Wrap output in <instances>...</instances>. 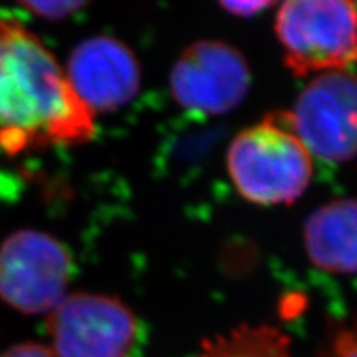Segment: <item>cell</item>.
<instances>
[{
  "instance_id": "6da1fadb",
  "label": "cell",
  "mask_w": 357,
  "mask_h": 357,
  "mask_svg": "<svg viewBox=\"0 0 357 357\" xmlns=\"http://www.w3.org/2000/svg\"><path fill=\"white\" fill-rule=\"evenodd\" d=\"M96 134L93 113L53 53L15 19H0V149L17 155L78 146Z\"/></svg>"
},
{
  "instance_id": "7a4b0ae2",
  "label": "cell",
  "mask_w": 357,
  "mask_h": 357,
  "mask_svg": "<svg viewBox=\"0 0 357 357\" xmlns=\"http://www.w3.org/2000/svg\"><path fill=\"white\" fill-rule=\"evenodd\" d=\"M227 169L236 192L257 205L294 202L312 176L311 153L284 111L236 134L227 153Z\"/></svg>"
},
{
  "instance_id": "3957f363",
  "label": "cell",
  "mask_w": 357,
  "mask_h": 357,
  "mask_svg": "<svg viewBox=\"0 0 357 357\" xmlns=\"http://www.w3.org/2000/svg\"><path fill=\"white\" fill-rule=\"evenodd\" d=\"M283 63L294 77L357 63L354 0H284L275 20Z\"/></svg>"
},
{
  "instance_id": "277c9868",
  "label": "cell",
  "mask_w": 357,
  "mask_h": 357,
  "mask_svg": "<svg viewBox=\"0 0 357 357\" xmlns=\"http://www.w3.org/2000/svg\"><path fill=\"white\" fill-rule=\"evenodd\" d=\"M73 261L55 236L19 230L0 245V300L24 314H50L65 300Z\"/></svg>"
},
{
  "instance_id": "5b68a950",
  "label": "cell",
  "mask_w": 357,
  "mask_h": 357,
  "mask_svg": "<svg viewBox=\"0 0 357 357\" xmlns=\"http://www.w3.org/2000/svg\"><path fill=\"white\" fill-rule=\"evenodd\" d=\"M56 357H132L139 323L121 300L100 293L66 294L48 314Z\"/></svg>"
},
{
  "instance_id": "8992f818",
  "label": "cell",
  "mask_w": 357,
  "mask_h": 357,
  "mask_svg": "<svg viewBox=\"0 0 357 357\" xmlns=\"http://www.w3.org/2000/svg\"><path fill=\"white\" fill-rule=\"evenodd\" d=\"M252 84L248 61L234 45L199 40L174 61L169 77L171 95L178 106L204 116L234 111Z\"/></svg>"
},
{
  "instance_id": "52a82bcc",
  "label": "cell",
  "mask_w": 357,
  "mask_h": 357,
  "mask_svg": "<svg viewBox=\"0 0 357 357\" xmlns=\"http://www.w3.org/2000/svg\"><path fill=\"white\" fill-rule=\"evenodd\" d=\"M291 121L310 153L328 162L357 158V77L324 71L298 96Z\"/></svg>"
},
{
  "instance_id": "ba28073f",
  "label": "cell",
  "mask_w": 357,
  "mask_h": 357,
  "mask_svg": "<svg viewBox=\"0 0 357 357\" xmlns=\"http://www.w3.org/2000/svg\"><path fill=\"white\" fill-rule=\"evenodd\" d=\"M66 78L91 113L126 106L139 93L142 73L136 53L121 40L96 35L70 53Z\"/></svg>"
},
{
  "instance_id": "9c48e42d",
  "label": "cell",
  "mask_w": 357,
  "mask_h": 357,
  "mask_svg": "<svg viewBox=\"0 0 357 357\" xmlns=\"http://www.w3.org/2000/svg\"><path fill=\"white\" fill-rule=\"evenodd\" d=\"M303 242L307 260L334 275L357 273V199L321 205L306 218Z\"/></svg>"
},
{
  "instance_id": "30bf717a",
  "label": "cell",
  "mask_w": 357,
  "mask_h": 357,
  "mask_svg": "<svg viewBox=\"0 0 357 357\" xmlns=\"http://www.w3.org/2000/svg\"><path fill=\"white\" fill-rule=\"evenodd\" d=\"M199 357H293L291 339L268 324H245L204 342Z\"/></svg>"
},
{
  "instance_id": "8fae6325",
  "label": "cell",
  "mask_w": 357,
  "mask_h": 357,
  "mask_svg": "<svg viewBox=\"0 0 357 357\" xmlns=\"http://www.w3.org/2000/svg\"><path fill=\"white\" fill-rule=\"evenodd\" d=\"M22 7L45 20H63L75 15L89 0H17Z\"/></svg>"
},
{
  "instance_id": "7c38bea8",
  "label": "cell",
  "mask_w": 357,
  "mask_h": 357,
  "mask_svg": "<svg viewBox=\"0 0 357 357\" xmlns=\"http://www.w3.org/2000/svg\"><path fill=\"white\" fill-rule=\"evenodd\" d=\"M278 0H218L223 10L236 17H253L266 10Z\"/></svg>"
},
{
  "instance_id": "4fadbf2b",
  "label": "cell",
  "mask_w": 357,
  "mask_h": 357,
  "mask_svg": "<svg viewBox=\"0 0 357 357\" xmlns=\"http://www.w3.org/2000/svg\"><path fill=\"white\" fill-rule=\"evenodd\" d=\"M0 357H56L50 347L38 344V342H22V344L8 347Z\"/></svg>"
},
{
  "instance_id": "5bb4252c",
  "label": "cell",
  "mask_w": 357,
  "mask_h": 357,
  "mask_svg": "<svg viewBox=\"0 0 357 357\" xmlns=\"http://www.w3.org/2000/svg\"><path fill=\"white\" fill-rule=\"evenodd\" d=\"M344 357H357V352H351V354H347Z\"/></svg>"
}]
</instances>
